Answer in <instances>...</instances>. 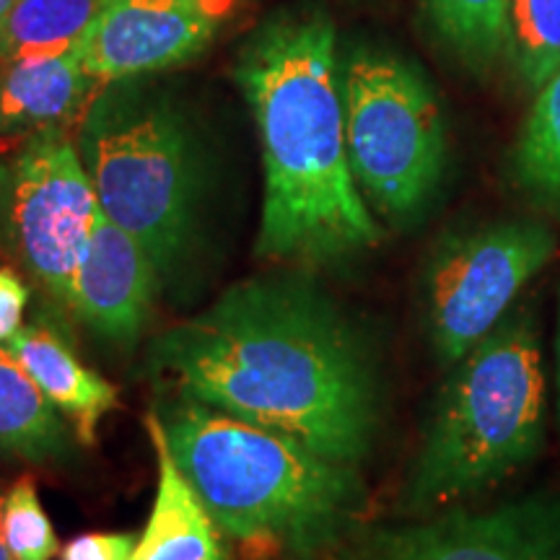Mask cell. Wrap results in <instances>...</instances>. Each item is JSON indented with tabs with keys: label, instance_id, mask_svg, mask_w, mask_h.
<instances>
[{
	"label": "cell",
	"instance_id": "1",
	"mask_svg": "<svg viewBox=\"0 0 560 560\" xmlns=\"http://www.w3.org/2000/svg\"><path fill=\"white\" fill-rule=\"evenodd\" d=\"M179 397L359 465L380 429V382L359 332L299 278L236 283L151 348Z\"/></svg>",
	"mask_w": 560,
	"mask_h": 560
},
{
	"label": "cell",
	"instance_id": "2",
	"mask_svg": "<svg viewBox=\"0 0 560 560\" xmlns=\"http://www.w3.org/2000/svg\"><path fill=\"white\" fill-rule=\"evenodd\" d=\"M262 145L265 198L257 255L330 262L376 247L382 226L348 161L335 26L322 13H283L236 62Z\"/></svg>",
	"mask_w": 560,
	"mask_h": 560
},
{
	"label": "cell",
	"instance_id": "3",
	"mask_svg": "<svg viewBox=\"0 0 560 560\" xmlns=\"http://www.w3.org/2000/svg\"><path fill=\"white\" fill-rule=\"evenodd\" d=\"M156 416L221 535L285 560H332L359 532L366 490L355 465L190 397Z\"/></svg>",
	"mask_w": 560,
	"mask_h": 560
},
{
	"label": "cell",
	"instance_id": "4",
	"mask_svg": "<svg viewBox=\"0 0 560 560\" xmlns=\"http://www.w3.org/2000/svg\"><path fill=\"white\" fill-rule=\"evenodd\" d=\"M545 412L540 340L527 319L503 322L454 363L410 475L408 509L436 511L499 486L540 452Z\"/></svg>",
	"mask_w": 560,
	"mask_h": 560
},
{
	"label": "cell",
	"instance_id": "5",
	"mask_svg": "<svg viewBox=\"0 0 560 560\" xmlns=\"http://www.w3.org/2000/svg\"><path fill=\"white\" fill-rule=\"evenodd\" d=\"M75 149L102 213L143 244L159 272L177 268L200 200L198 145L182 112L132 79L104 83L79 120Z\"/></svg>",
	"mask_w": 560,
	"mask_h": 560
},
{
	"label": "cell",
	"instance_id": "6",
	"mask_svg": "<svg viewBox=\"0 0 560 560\" xmlns=\"http://www.w3.org/2000/svg\"><path fill=\"white\" fill-rule=\"evenodd\" d=\"M348 161L363 198L389 221H410L436 195L446 128L436 91L400 55L355 50L340 70Z\"/></svg>",
	"mask_w": 560,
	"mask_h": 560
},
{
	"label": "cell",
	"instance_id": "7",
	"mask_svg": "<svg viewBox=\"0 0 560 560\" xmlns=\"http://www.w3.org/2000/svg\"><path fill=\"white\" fill-rule=\"evenodd\" d=\"M96 213L94 185L66 128L11 138V153L0 156V249L62 306Z\"/></svg>",
	"mask_w": 560,
	"mask_h": 560
},
{
	"label": "cell",
	"instance_id": "8",
	"mask_svg": "<svg viewBox=\"0 0 560 560\" xmlns=\"http://www.w3.org/2000/svg\"><path fill=\"white\" fill-rule=\"evenodd\" d=\"M556 257V240L535 221H501L446 236L423 278L433 353L454 366L503 325L520 293Z\"/></svg>",
	"mask_w": 560,
	"mask_h": 560
},
{
	"label": "cell",
	"instance_id": "9",
	"mask_svg": "<svg viewBox=\"0 0 560 560\" xmlns=\"http://www.w3.org/2000/svg\"><path fill=\"white\" fill-rule=\"evenodd\" d=\"M332 560H560V499L490 511L450 509L425 522L359 529Z\"/></svg>",
	"mask_w": 560,
	"mask_h": 560
},
{
	"label": "cell",
	"instance_id": "10",
	"mask_svg": "<svg viewBox=\"0 0 560 560\" xmlns=\"http://www.w3.org/2000/svg\"><path fill=\"white\" fill-rule=\"evenodd\" d=\"M236 0H109L81 45L83 70L100 83L140 79L198 58Z\"/></svg>",
	"mask_w": 560,
	"mask_h": 560
},
{
	"label": "cell",
	"instance_id": "11",
	"mask_svg": "<svg viewBox=\"0 0 560 560\" xmlns=\"http://www.w3.org/2000/svg\"><path fill=\"white\" fill-rule=\"evenodd\" d=\"M159 289V270L136 236L96 213L73 276L68 310L91 332L130 346L143 335Z\"/></svg>",
	"mask_w": 560,
	"mask_h": 560
},
{
	"label": "cell",
	"instance_id": "12",
	"mask_svg": "<svg viewBox=\"0 0 560 560\" xmlns=\"http://www.w3.org/2000/svg\"><path fill=\"white\" fill-rule=\"evenodd\" d=\"M102 86L83 70L79 50L0 55V138L79 122Z\"/></svg>",
	"mask_w": 560,
	"mask_h": 560
},
{
	"label": "cell",
	"instance_id": "13",
	"mask_svg": "<svg viewBox=\"0 0 560 560\" xmlns=\"http://www.w3.org/2000/svg\"><path fill=\"white\" fill-rule=\"evenodd\" d=\"M145 429L156 452L159 486L132 560H229L221 529L179 470L156 412L145 418Z\"/></svg>",
	"mask_w": 560,
	"mask_h": 560
},
{
	"label": "cell",
	"instance_id": "14",
	"mask_svg": "<svg viewBox=\"0 0 560 560\" xmlns=\"http://www.w3.org/2000/svg\"><path fill=\"white\" fill-rule=\"evenodd\" d=\"M42 395L73 420L81 444H94L102 418L117 405V389L104 376L83 366L73 348L50 327H21L5 342Z\"/></svg>",
	"mask_w": 560,
	"mask_h": 560
},
{
	"label": "cell",
	"instance_id": "15",
	"mask_svg": "<svg viewBox=\"0 0 560 560\" xmlns=\"http://www.w3.org/2000/svg\"><path fill=\"white\" fill-rule=\"evenodd\" d=\"M70 450L60 410L11 353L0 346V457L42 462L62 459Z\"/></svg>",
	"mask_w": 560,
	"mask_h": 560
},
{
	"label": "cell",
	"instance_id": "16",
	"mask_svg": "<svg viewBox=\"0 0 560 560\" xmlns=\"http://www.w3.org/2000/svg\"><path fill=\"white\" fill-rule=\"evenodd\" d=\"M109 0H16L0 55H58L81 50Z\"/></svg>",
	"mask_w": 560,
	"mask_h": 560
},
{
	"label": "cell",
	"instance_id": "17",
	"mask_svg": "<svg viewBox=\"0 0 560 560\" xmlns=\"http://www.w3.org/2000/svg\"><path fill=\"white\" fill-rule=\"evenodd\" d=\"M514 177L532 200L560 215V70L537 89L516 140Z\"/></svg>",
	"mask_w": 560,
	"mask_h": 560
},
{
	"label": "cell",
	"instance_id": "18",
	"mask_svg": "<svg viewBox=\"0 0 560 560\" xmlns=\"http://www.w3.org/2000/svg\"><path fill=\"white\" fill-rule=\"evenodd\" d=\"M509 5L511 0H425L441 39L472 66L509 47Z\"/></svg>",
	"mask_w": 560,
	"mask_h": 560
},
{
	"label": "cell",
	"instance_id": "19",
	"mask_svg": "<svg viewBox=\"0 0 560 560\" xmlns=\"http://www.w3.org/2000/svg\"><path fill=\"white\" fill-rule=\"evenodd\" d=\"M506 50L522 79L540 89L560 70V0H511Z\"/></svg>",
	"mask_w": 560,
	"mask_h": 560
},
{
	"label": "cell",
	"instance_id": "20",
	"mask_svg": "<svg viewBox=\"0 0 560 560\" xmlns=\"http://www.w3.org/2000/svg\"><path fill=\"white\" fill-rule=\"evenodd\" d=\"M0 535L13 560H52L60 552L50 516L30 478L0 495Z\"/></svg>",
	"mask_w": 560,
	"mask_h": 560
},
{
	"label": "cell",
	"instance_id": "21",
	"mask_svg": "<svg viewBox=\"0 0 560 560\" xmlns=\"http://www.w3.org/2000/svg\"><path fill=\"white\" fill-rule=\"evenodd\" d=\"M138 537L128 532H94L70 540L62 560H132Z\"/></svg>",
	"mask_w": 560,
	"mask_h": 560
},
{
	"label": "cell",
	"instance_id": "22",
	"mask_svg": "<svg viewBox=\"0 0 560 560\" xmlns=\"http://www.w3.org/2000/svg\"><path fill=\"white\" fill-rule=\"evenodd\" d=\"M30 304V289L16 270L0 268V346H5L21 327L24 310Z\"/></svg>",
	"mask_w": 560,
	"mask_h": 560
},
{
	"label": "cell",
	"instance_id": "23",
	"mask_svg": "<svg viewBox=\"0 0 560 560\" xmlns=\"http://www.w3.org/2000/svg\"><path fill=\"white\" fill-rule=\"evenodd\" d=\"M556 389H558V416H560V296H558V330H556Z\"/></svg>",
	"mask_w": 560,
	"mask_h": 560
},
{
	"label": "cell",
	"instance_id": "24",
	"mask_svg": "<svg viewBox=\"0 0 560 560\" xmlns=\"http://www.w3.org/2000/svg\"><path fill=\"white\" fill-rule=\"evenodd\" d=\"M13 5H16V0H0V37H3L5 21H9Z\"/></svg>",
	"mask_w": 560,
	"mask_h": 560
},
{
	"label": "cell",
	"instance_id": "25",
	"mask_svg": "<svg viewBox=\"0 0 560 560\" xmlns=\"http://www.w3.org/2000/svg\"><path fill=\"white\" fill-rule=\"evenodd\" d=\"M0 560H13V556L9 552V548H5V542H3V535H0Z\"/></svg>",
	"mask_w": 560,
	"mask_h": 560
}]
</instances>
